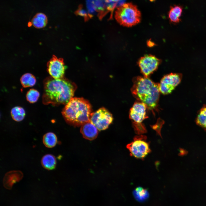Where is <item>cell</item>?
I'll return each instance as SVG.
<instances>
[{"label": "cell", "instance_id": "obj_1", "mask_svg": "<svg viewBox=\"0 0 206 206\" xmlns=\"http://www.w3.org/2000/svg\"><path fill=\"white\" fill-rule=\"evenodd\" d=\"M76 88L74 83L63 78H47L43 83V103L54 106L66 105L73 98Z\"/></svg>", "mask_w": 206, "mask_h": 206}, {"label": "cell", "instance_id": "obj_2", "mask_svg": "<svg viewBox=\"0 0 206 206\" xmlns=\"http://www.w3.org/2000/svg\"><path fill=\"white\" fill-rule=\"evenodd\" d=\"M131 89L134 96L146 105L147 108L153 110L157 108L160 91L159 84L155 83L148 77L138 76L133 78Z\"/></svg>", "mask_w": 206, "mask_h": 206}, {"label": "cell", "instance_id": "obj_3", "mask_svg": "<svg viewBox=\"0 0 206 206\" xmlns=\"http://www.w3.org/2000/svg\"><path fill=\"white\" fill-rule=\"evenodd\" d=\"M92 111L91 106L88 101L82 98L75 97L66 104L62 114L68 123L78 126L90 121Z\"/></svg>", "mask_w": 206, "mask_h": 206}, {"label": "cell", "instance_id": "obj_4", "mask_svg": "<svg viewBox=\"0 0 206 206\" xmlns=\"http://www.w3.org/2000/svg\"><path fill=\"white\" fill-rule=\"evenodd\" d=\"M115 17L120 25L130 27L140 22L141 14L136 5L130 3H124L117 7Z\"/></svg>", "mask_w": 206, "mask_h": 206}, {"label": "cell", "instance_id": "obj_5", "mask_svg": "<svg viewBox=\"0 0 206 206\" xmlns=\"http://www.w3.org/2000/svg\"><path fill=\"white\" fill-rule=\"evenodd\" d=\"M147 137L141 135L135 136L133 141L126 145V148L130 152L131 156L136 158L143 159L151 150L149 147V143L146 141Z\"/></svg>", "mask_w": 206, "mask_h": 206}, {"label": "cell", "instance_id": "obj_6", "mask_svg": "<svg viewBox=\"0 0 206 206\" xmlns=\"http://www.w3.org/2000/svg\"><path fill=\"white\" fill-rule=\"evenodd\" d=\"M113 120L112 114L106 108L102 107L92 113L90 121L98 130H102L108 128Z\"/></svg>", "mask_w": 206, "mask_h": 206}, {"label": "cell", "instance_id": "obj_7", "mask_svg": "<svg viewBox=\"0 0 206 206\" xmlns=\"http://www.w3.org/2000/svg\"><path fill=\"white\" fill-rule=\"evenodd\" d=\"M182 78V75L179 73H171L165 76L159 84L160 92L164 95L171 93L180 83Z\"/></svg>", "mask_w": 206, "mask_h": 206}, {"label": "cell", "instance_id": "obj_8", "mask_svg": "<svg viewBox=\"0 0 206 206\" xmlns=\"http://www.w3.org/2000/svg\"><path fill=\"white\" fill-rule=\"evenodd\" d=\"M160 60L151 55H146L139 60L138 64L140 71L144 76H148L158 68Z\"/></svg>", "mask_w": 206, "mask_h": 206}, {"label": "cell", "instance_id": "obj_9", "mask_svg": "<svg viewBox=\"0 0 206 206\" xmlns=\"http://www.w3.org/2000/svg\"><path fill=\"white\" fill-rule=\"evenodd\" d=\"M47 71L51 77L54 79L63 78L66 67L63 60L53 55L47 64Z\"/></svg>", "mask_w": 206, "mask_h": 206}, {"label": "cell", "instance_id": "obj_10", "mask_svg": "<svg viewBox=\"0 0 206 206\" xmlns=\"http://www.w3.org/2000/svg\"><path fill=\"white\" fill-rule=\"evenodd\" d=\"M147 107L144 103L138 101L135 102L130 108L129 112V117L135 123L134 126L142 125L141 122L147 116L146 109Z\"/></svg>", "mask_w": 206, "mask_h": 206}, {"label": "cell", "instance_id": "obj_11", "mask_svg": "<svg viewBox=\"0 0 206 206\" xmlns=\"http://www.w3.org/2000/svg\"><path fill=\"white\" fill-rule=\"evenodd\" d=\"M80 131L83 137L89 140L95 139L98 134V129L90 121L82 124Z\"/></svg>", "mask_w": 206, "mask_h": 206}, {"label": "cell", "instance_id": "obj_12", "mask_svg": "<svg viewBox=\"0 0 206 206\" xmlns=\"http://www.w3.org/2000/svg\"><path fill=\"white\" fill-rule=\"evenodd\" d=\"M22 173L19 171H13L7 173L5 175L3 183L5 187L9 189L13 185L20 180L22 178Z\"/></svg>", "mask_w": 206, "mask_h": 206}, {"label": "cell", "instance_id": "obj_13", "mask_svg": "<svg viewBox=\"0 0 206 206\" xmlns=\"http://www.w3.org/2000/svg\"><path fill=\"white\" fill-rule=\"evenodd\" d=\"M183 10V7L179 5H174L171 7L168 13L170 21L174 23H179L181 21Z\"/></svg>", "mask_w": 206, "mask_h": 206}, {"label": "cell", "instance_id": "obj_14", "mask_svg": "<svg viewBox=\"0 0 206 206\" xmlns=\"http://www.w3.org/2000/svg\"><path fill=\"white\" fill-rule=\"evenodd\" d=\"M48 22L46 15L42 13H37L31 20V24L35 27L37 29L42 28L47 25Z\"/></svg>", "mask_w": 206, "mask_h": 206}, {"label": "cell", "instance_id": "obj_15", "mask_svg": "<svg viewBox=\"0 0 206 206\" xmlns=\"http://www.w3.org/2000/svg\"><path fill=\"white\" fill-rule=\"evenodd\" d=\"M41 164L45 169L48 170L54 169L56 165V160L53 155L47 154L44 155L41 160Z\"/></svg>", "mask_w": 206, "mask_h": 206}, {"label": "cell", "instance_id": "obj_16", "mask_svg": "<svg viewBox=\"0 0 206 206\" xmlns=\"http://www.w3.org/2000/svg\"><path fill=\"white\" fill-rule=\"evenodd\" d=\"M43 142L46 147L48 148H53L55 146L57 143V137L56 135L53 132H47L43 136Z\"/></svg>", "mask_w": 206, "mask_h": 206}, {"label": "cell", "instance_id": "obj_17", "mask_svg": "<svg viewBox=\"0 0 206 206\" xmlns=\"http://www.w3.org/2000/svg\"><path fill=\"white\" fill-rule=\"evenodd\" d=\"M133 194L135 199L140 202L146 201L149 196L148 191L146 189L140 187L136 188L133 191Z\"/></svg>", "mask_w": 206, "mask_h": 206}, {"label": "cell", "instance_id": "obj_18", "mask_svg": "<svg viewBox=\"0 0 206 206\" xmlns=\"http://www.w3.org/2000/svg\"><path fill=\"white\" fill-rule=\"evenodd\" d=\"M20 82L23 87L28 88L33 86L35 84L36 79L35 76L32 74L26 73L21 76Z\"/></svg>", "mask_w": 206, "mask_h": 206}, {"label": "cell", "instance_id": "obj_19", "mask_svg": "<svg viewBox=\"0 0 206 206\" xmlns=\"http://www.w3.org/2000/svg\"><path fill=\"white\" fill-rule=\"evenodd\" d=\"M11 114L12 118L15 121L20 122L24 118L25 115V112L22 107L16 106L11 109Z\"/></svg>", "mask_w": 206, "mask_h": 206}, {"label": "cell", "instance_id": "obj_20", "mask_svg": "<svg viewBox=\"0 0 206 206\" xmlns=\"http://www.w3.org/2000/svg\"><path fill=\"white\" fill-rule=\"evenodd\" d=\"M196 122L197 125L206 129V105L203 106L199 111Z\"/></svg>", "mask_w": 206, "mask_h": 206}, {"label": "cell", "instance_id": "obj_21", "mask_svg": "<svg viewBox=\"0 0 206 206\" xmlns=\"http://www.w3.org/2000/svg\"><path fill=\"white\" fill-rule=\"evenodd\" d=\"M40 96V93L37 90L31 89L27 92L26 98L27 100L29 103H33L36 102Z\"/></svg>", "mask_w": 206, "mask_h": 206}, {"label": "cell", "instance_id": "obj_22", "mask_svg": "<svg viewBox=\"0 0 206 206\" xmlns=\"http://www.w3.org/2000/svg\"><path fill=\"white\" fill-rule=\"evenodd\" d=\"M75 13L76 15L83 17L85 21L88 20L93 16L84 8L82 5H79L78 9L75 11Z\"/></svg>", "mask_w": 206, "mask_h": 206}]
</instances>
